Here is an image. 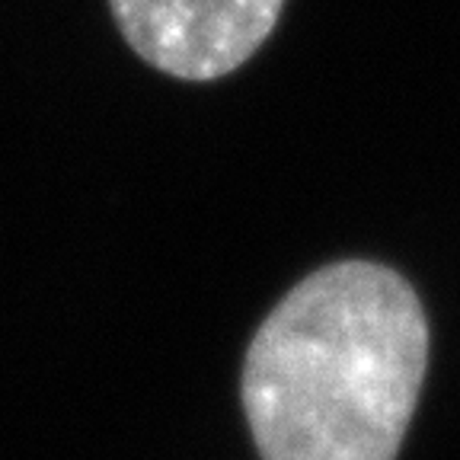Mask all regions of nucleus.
<instances>
[{
	"instance_id": "1",
	"label": "nucleus",
	"mask_w": 460,
	"mask_h": 460,
	"mask_svg": "<svg viewBox=\"0 0 460 460\" xmlns=\"http://www.w3.org/2000/svg\"><path fill=\"white\" fill-rule=\"evenodd\" d=\"M416 288L377 259L304 275L252 332L240 396L262 460H396L429 371Z\"/></svg>"
},
{
	"instance_id": "2",
	"label": "nucleus",
	"mask_w": 460,
	"mask_h": 460,
	"mask_svg": "<svg viewBox=\"0 0 460 460\" xmlns=\"http://www.w3.org/2000/svg\"><path fill=\"white\" fill-rule=\"evenodd\" d=\"M281 7L285 0H109L144 65L189 84L240 71L272 36Z\"/></svg>"
}]
</instances>
